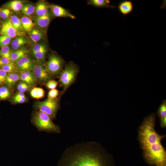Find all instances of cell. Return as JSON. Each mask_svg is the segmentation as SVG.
I'll use <instances>...</instances> for the list:
<instances>
[{
    "instance_id": "cell-1",
    "label": "cell",
    "mask_w": 166,
    "mask_h": 166,
    "mask_svg": "<svg viewBox=\"0 0 166 166\" xmlns=\"http://www.w3.org/2000/svg\"><path fill=\"white\" fill-rule=\"evenodd\" d=\"M156 114L152 113L143 120L138 129V140L145 162L150 165L166 166V152L161 141L165 135L155 129Z\"/></svg>"
},
{
    "instance_id": "cell-2",
    "label": "cell",
    "mask_w": 166,
    "mask_h": 166,
    "mask_svg": "<svg viewBox=\"0 0 166 166\" xmlns=\"http://www.w3.org/2000/svg\"><path fill=\"white\" fill-rule=\"evenodd\" d=\"M62 162V166H115L113 157L100 148L75 153Z\"/></svg>"
},
{
    "instance_id": "cell-3",
    "label": "cell",
    "mask_w": 166,
    "mask_h": 166,
    "mask_svg": "<svg viewBox=\"0 0 166 166\" xmlns=\"http://www.w3.org/2000/svg\"><path fill=\"white\" fill-rule=\"evenodd\" d=\"M52 120L47 114L37 110L34 112L32 115L31 122L40 131L48 133H59L60 127L54 124Z\"/></svg>"
},
{
    "instance_id": "cell-4",
    "label": "cell",
    "mask_w": 166,
    "mask_h": 166,
    "mask_svg": "<svg viewBox=\"0 0 166 166\" xmlns=\"http://www.w3.org/2000/svg\"><path fill=\"white\" fill-rule=\"evenodd\" d=\"M59 98L51 100L48 98L42 101H37L34 107L38 110L44 112L49 116L52 119L56 117L59 108Z\"/></svg>"
},
{
    "instance_id": "cell-5",
    "label": "cell",
    "mask_w": 166,
    "mask_h": 166,
    "mask_svg": "<svg viewBox=\"0 0 166 166\" xmlns=\"http://www.w3.org/2000/svg\"><path fill=\"white\" fill-rule=\"evenodd\" d=\"M78 72L77 68L73 63L67 65L60 74L59 81L64 90L73 83Z\"/></svg>"
},
{
    "instance_id": "cell-6",
    "label": "cell",
    "mask_w": 166,
    "mask_h": 166,
    "mask_svg": "<svg viewBox=\"0 0 166 166\" xmlns=\"http://www.w3.org/2000/svg\"><path fill=\"white\" fill-rule=\"evenodd\" d=\"M63 61L58 56L55 54L50 55L46 65L47 70L52 75L61 73L62 70Z\"/></svg>"
},
{
    "instance_id": "cell-7",
    "label": "cell",
    "mask_w": 166,
    "mask_h": 166,
    "mask_svg": "<svg viewBox=\"0 0 166 166\" xmlns=\"http://www.w3.org/2000/svg\"><path fill=\"white\" fill-rule=\"evenodd\" d=\"M36 81L45 83L52 78V75L47 69L45 66L41 63H34L32 71Z\"/></svg>"
},
{
    "instance_id": "cell-8",
    "label": "cell",
    "mask_w": 166,
    "mask_h": 166,
    "mask_svg": "<svg viewBox=\"0 0 166 166\" xmlns=\"http://www.w3.org/2000/svg\"><path fill=\"white\" fill-rule=\"evenodd\" d=\"M0 34L11 38L21 35V33L17 31L9 20L2 23Z\"/></svg>"
},
{
    "instance_id": "cell-9",
    "label": "cell",
    "mask_w": 166,
    "mask_h": 166,
    "mask_svg": "<svg viewBox=\"0 0 166 166\" xmlns=\"http://www.w3.org/2000/svg\"><path fill=\"white\" fill-rule=\"evenodd\" d=\"M16 63L18 70L21 72L32 71L34 64L31 58L27 56L20 58Z\"/></svg>"
},
{
    "instance_id": "cell-10",
    "label": "cell",
    "mask_w": 166,
    "mask_h": 166,
    "mask_svg": "<svg viewBox=\"0 0 166 166\" xmlns=\"http://www.w3.org/2000/svg\"><path fill=\"white\" fill-rule=\"evenodd\" d=\"M50 9L53 15L58 17L69 18L75 19V17L61 6L54 4L49 5Z\"/></svg>"
},
{
    "instance_id": "cell-11",
    "label": "cell",
    "mask_w": 166,
    "mask_h": 166,
    "mask_svg": "<svg viewBox=\"0 0 166 166\" xmlns=\"http://www.w3.org/2000/svg\"><path fill=\"white\" fill-rule=\"evenodd\" d=\"M117 8L121 14L126 16L132 12L134 6L132 0H125L118 4Z\"/></svg>"
},
{
    "instance_id": "cell-12",
    "label": "cell",
    "mask_w": 166,
    "mask_h": 166,
    "mask_svg": "<svg viewBox=\"0 0 166 166\" xmlns=\"http://www.w3.org/2000/svg\"><path fill=\"white\" fill-rule=\"evenodd\" d=\"M19 75V80L26 84L32 86L36 83V80L32 71L21 72Z\"/></svg>"
},
{
    "instance_id": "cell-13",
    "label": "cell",
    "mask_w": 166,
    "mask_h": 166,
    "mask_svg": "<svg viewBox=\"0 0 166 166\" xmlns=\"http://www.w3.org/2000/svg\"><path fill=\"white\" fill-rule=\"evenodd\" d=\"M51 19L50 13L42 16H37L34 18L36 25L39 28H46L49 26Z\"/></svg>"
},
{
    "instance_id": "cell-14",
    "label": "cell",
    "mask_w": 166,
    "mask_h": 166,
    "mask_svg": "<svg viewBox=\"0 0 166 166\" xmlns=\"http://www.w3.org/2000/svg\"><path fill=\"white\" fill-rule=\"evenodd\" d=\"M157 113L160 121V125L162 128L166 126V100L163 101L158 109Z\"/></svg>"
},
{
    "instance_id": "cell-15",
    "label": "cell",
    "mask_w": 166,
    "mask_h": 166,
    "mask_svg": "<svg viewBox=\"0 0 166 166\" xmlns=\"http://www.w3.org/2000/svg\"><path fill=\"white\" fill-rule=\"evenodd\" d=\"M49 5L44 2H38L35 6V13L37 16H42L49 13Z\"/></svg>"
},
{
    "instance_id": "cell-16",
    "label": "cell",
    "mask_w": 166,
    "mask_h": 166,
    "mask_svg": "<svg viewBox=\"0 0 166 166\" xmlns=\"http://www.w3.org/2000/svg\"><path fill=\"white\" fill-rule=\"evenodd\" d=\"M29 51L25 48H21L11 51L10 54V60L14 63L22 57L27 56Z\"/></svg>"
},
{
    "instance_id": "cell-17",
    "label": "cell",
    "mask_w": 166,
    "mask_h": 166,
    "mask_svg": "<svg viewBox=\"0 0 166 166\" xmlns=\"http://www.w3.org/2000/svg\"><path fill=\"white\" fill-rule=\"evenodd\" d=\"M28 43L26 38L22 36L15 38L11 42V45L12 49L15 50L19 49Z\"/></svg>"
},
{
    "instance_id": "cell-18",
    "label": "cell",
    "mask_w": 166,
    "mask_h": 166,
    "mask_svg": "<svg viewBox=\"0 0 166 166\" xmlns=\"http://www.w3.org/2000/svg\"><path fill=\"white\" fill-rule=\"evenodd\" d=\"M19 80V75L17 72L8 73L5 84L10 88H12Z\"/></svg>"
},
{
    "instance_id": "cell-19",
    "label": "cell",
    "mask_w": 166,
    "mask_h": 166,
    "mask_svg": "<svg viewBox=\"0 0 166 166\" xmlns=\"http://www.w3.org/2000/svg\"><path fill=\"white\" fill-rule=\"evenodd\" d=\"M23 5L22 2L18 0L10 1L6 5L7 8L16 13H19L22 10Z\"/></svg>"
},
{
    "instance_id": "cell-20",
    "label": "cell",
    "mask_w": 166,
    "mask_h": 166,
    "mask_svg": "<svg viewBox=\"0 0 166 166\" xmlns=\"http://www.w3.org/2000/svg\"><path fill=\"white\" fill-rule=\"evenodd\" d=\"M29 33L31 39L35 43L42 39L44 36L43 31L41 29L36 28H33Z\"/></svg>"
},
{
    "instance_id": "cell-21",
    "label": "cell",
    "mask_w": 166,
    "mask_h": 166,
    "mask_svg": "<svg viewBox=\"0 0 166 166\" xmlns=\"http://www.w3.org/2000/svg\"><path fill=\"white\" fill-rule=\"evenodd\" d=\"M89 4L96 7L99 8H108L113 9L116 7L110 4L109 0H91L89 1Z\"/></svg>"
},
{
    "instance_id": "cell-22",
    "label": "cell",
    "mask_w": 166,
    "mask_h": 166,
    "mask_svg": "<svg viewBox=\"0 0 166 166\" xmlns=\"http://www.w3.org/2000/svg\"><path fill=\"white\" fill-rule=\"evenodd\" d=\"M23 29L29 32L34 28V24L29 17L26 16L22 17L20 19Z\"/></svg>"
},
{
    "instance_id": "cell-23",
    "label": "cell",
    "mask_w": 166,
    "mask_h": 166,
    "mask_svg": "<svg viewBox=\"0 0 166 166\" xmlns=\"http://www.w3.org/2000/svg\"><path fill=\"white\" fill-rule=\"evenodd\" d=\"M12 24L13 26L19 33H21L23 29L20 19L16 15H11L8 20Z\"/></svg>"
},
{
    "instance_id": "cell-24",
    "label": "cell",
    "mask_w": 166,
    "mask_h": 166,
    "mask_svg": "<svg viewBox=\"0 0 166 166\" xmlns=\"http://www.w3.org/2000/svg\"><path fill=\"white\" fill-rule=\"evenodd\" d=\"M21 11L26 16H31L35 12V6L31 3H27L24 5Z\"/></svg>"
},
{
    "instance_id": "cell-25",
    "label": "cell",
    "mask_w": 166,
    "mask_h": 166,
    "mask_svg": "<svg viewBox=\"0 0 166 166\" xmlns=\"http://www.w3.org/2000/svg\"><path fill=\"white\" fill-rule=\"evenodd\" d=\"M11 95V92L8 87L3 85L0 86V100H6Z\"/></svg>"
},
{
    "instance_id": "cell-26",
    "label": "cell",
    "mask_w": 166,
    "mask_h": 166,
    "mask_svg": "<svg viewBox=\"0 0 166 166\" xmlns=\"http://www.w3.org/2000/svg\"><path fill=\"white\" fill-rule=\"evenodd\" d=\"M0 69L8 73L17 72L18 70L16 65L13 62L4 65L0 68Z\"/></svg>"
},
{
    "instance_id": "cell-27",
    "label": "cell",
    "mask_w": 166,
    "mask_h": 166,
    "mask_svg": "<svg viewBox=\"0 0 166 166\" xmlns=\"http://www.w3.org/2000/svg\"><path fill=\"white\" fill-rule=\"evenodd\" d=\"M47 50L46 45L44 43L36 44L32 49V53Z\"/></svg>"
},
{
    "instance_id": "cell-28",
    "label": "cell",
    "mask_w": 166,
    "mask_h": 166,
    "mask_svg": "<svg viewBox=\"0 0 166 166\" xmlns=\"http://www.w3.org/2000/svg\"><path fill=\"white\" fill-rule=\"evenodd\" d=\"M11 52L10 48L8 45L2 47L0 50V56L8 58L10 60Z\"/></svg>"
},
{
    "instance_id": "cell-29",
    "label": "cell",
    "mask_w": 166,
    "mask_h": 166,
    "mask_svg": "<svg viewBox=\"0 0 166 166\" xmlns=\"http://www.w3.org/2000/svg\"><path fill=\"white\" fill-rule=\"evenodd\" d=\"M31 86V85L22 81L18 84L17 89L19 92L24 93L30 89Z\"/></svg>"
},
{
    "instance_id": "cell-30",
    "label": "cell",
    "mask_w": 166,
    "mask_h": 166,
    "mask_svg": "<svg viewBox=\"0 0 166 166\" xmlns=\"http://www.w3.org/2000/svg\"><path fill=\"white\" fill-rule=\"evenodd\" d=\"M11 41V38L7 36H0V46L3 47L8 45Z\"/></svg>"
},
{
    "instance_id": "cell-31",
    "label": "cell",
    "mask_w": 166,
    "mask_h": 166,
    "mask_svg": "<svg viewBox=\"0 0 166 166\" xmlns=\"http://www.w3.org/2000/svg\"><path fill=\"white\" fill-rule=\"evenodd\" d=\"M12 14L11 10L8 8L2 9L0 11V17L3 19H6L10 17Z\"/></svg>"
},
{
    "instance_id": "cell-32",
    "label": "cell",
    "mask_w": 166,
    "mask_h": 166,
    "mask_svg": "<svg viewBox=\"0 0 166 166\" xmlns=\"http://www.w3.org/2000/svg\"><path fill=\"white\" fill-rule=\"evenodd\" d=\"M59 93V91L55 89H51L48 93V98L51 100H54L57 98Z\"/></svg>"
},
{
    "instance_id": "cell-33",
    "label": "cell",
    "mask_w": 166,
    "mask_h": 166,
    "mask_svg": "<svg viewBox=\"0 0 166 166\" xmlns=\"http://www.w3.org/2000/svg\"><path fill=\"white\" fill-rule=\"evenodd\" d=\"M8 73L0 69V86L5 84V81Z\"/></svg>"
},
{
    "instance_id": "cell-34",
    "label": "cell",
    "mask_w": 166,
    "mask_h": 166,
    "mask_svg": "<svg viewBox=\"0 0 166 166\" xmlns=\"http://www.w3.org/2000/svg\"><path fill=\"white\" fill-rule=\"evenodd\" d=\"M58 82L54 80H50L46 82V86L49 89H55L57 86Z\"/></svg>"
},
{
    "instance_id": "cell-35",
    "label": "cell",
    "mask_w": 166,
    "mask_h": 166,
    "mask_svg": "<svg viewBox=\"0 0 166 166\" xmlns=\"http://www.w3.org/2000/svg\"><path fill=\"white\" fill-rule=\"evenodd\" d=\"M12 62L9 59L0 56V68L2 66Z\"/></svg>"
},
{
    "instance_id": "cell-36",
    "label": "cell",
    "mask_w": 166,
    "mask_h": 166,
    "mask_svg": "<svg viewBox=\"0 0 166 166\" xmlns=\"http://www.w3.org/2000/svg\"><path fill=\"white\" fill-rule=\"evenodd\" d=\"M45 92L42 88H38L37 99H40L45 96Z\"/></svg>"
},
{
    "instance_id": "cell-37",
    "label": "cell",
    "mask_w": 166,
    "mask_h": 166,
    "mask_svg": "<svg viewBox=\"0 0 166 166\" xmlns=\"http://www.w3.org/2000/svg\"><path fill=\"white\" fill-rule=\"evenodd\" d=\"M26 101V97H24L17 98L12 99V102L14 103L21 104L25 102Z\"/></svg>"
},
{
    "instance_id": "cell-38",
    "label": "cell",
    "mask_w": 166,
    "mask_h": 166,
    "mask_svg": "<svg viewBox=\"0 0 166 166\" xmlns=\"http://www.w3.org/2000/svg\"><path fill=\"white\" fill-rule=\"evenodd\" d=\"M38 87H34L33 89L30 92V95L33 98L37 99Z\"/></svg>"
},
{
    "instance_id": "cell-39",
    "label": "cell",
    "mask_w": 166,
    "mask_h": 166,
    "mask_svg": "<svg viewBox=\"0 0 166 166\" xmlns=\"http://www.w3.org/2000/svg\"><path fill=\"white\" fill-rule=\"evenodd\" d=\"M26 97L23 93L19 92L13 97V99H17Z\"/></svg>"
},
{
    "instance_id": "cell-40",
    "label": "cell",
    "mask_w": 166,
    "mask_h": 166,
    "mask_svg": "<svg viewBox=\"0 0 166 166\" xmlns=\"http://www.w3.org/2000/svg\"><path fill=\"white\" fill-rule=\"evenodd\" d=\"M1 10H2V9L0 8V11Z\"/></svg>"
},
{
    "instance_id": "cell-41",
    "label": "cell",
    "mask_w": 166,
    "mask_h": 166,
    "mask_svg": "<svg viewBox=\"0 0 166 166\" xmlns=\"http://www.w3.org/2000/svg\"><path fill=\"white\" fill-rule=\"evenodd\" d=\"M0 28H1V26H0Z\"/></svg>"
}]
</instances>
